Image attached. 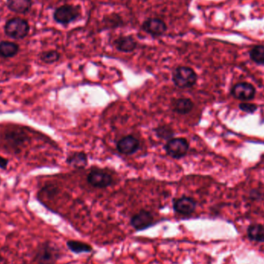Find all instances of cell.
Listing matches in <instances>:
<instances>
[{"label":"cell","mask_w":264,"mask_h":264,"mask_svg":"<svg viewBox=\"0 0 264 264\" xmlns=\"http://www.w3.org/2000/svg\"><path fill=\"white\" fill-rule=\"evenodd\" d=\"M197 74L193 68L186 66L176 67L172 73L174 86L180 89L193 87L197 82Z\"/></svg>","instance_id":"1"},{"label":"cell","mask_w":264,"mask_h":264,"mask_svg":"<svg viewBox=\"0 0 264 264\" xmlns=\"http://www.w3.org/2000/svg\"><path fill=\"white\" fill-rule=\"evenodd\" d=\"M61 256L59 248L51 242H46L38 246L34 260L37 264H54Z\"/></svg>","instance_id":"2"},{"label":"cell","mask_w":264,"mask_h":264,"mask_svg":"<svg viewBox=\"0 0 264 264\" xmlns=\"http://www.w3.org/2000/svg\"><path fill=\"white\" fill-rule=\"evenodd\" d=\"M189 149V142L184 138H172L164 146L167 155L174 159L184 158L187 155Z\"/></svg>","instance_id":"3"},{"label":"cell","mask_w":264,"mask_h":264,"mask_svg":"<svg viewBox=\"0 0 264 264\" xmlns=\"http://www.w3.org/2000/svg\"><path fill=\"white\" fill-rule=\"evenodd\" d=\"M5 33L13 39H23L29 33V26L26 20L21 18H13L5 25Z\"/></svg>","instance_id":"4"},{"label":"cell","mask_w":264,"mask_h":264,"mask_svg":"<svg viewBox=\"0 0 264 264\" xmlns=\"http://www.w3.org/2000/svg\"><path fill=\"white\" fill-rule=\"evenodd\" d=\"M80 8L73 5H64L58 7L54 13V19L60 24L67 25L75 21L80 16Z\"/></svg>","instance_id":"5"},{"label":"cell","mask_w":264,"mask_h":264,"mask_svg":"<svg viewBox=\"0 0 264 264\" xmlns=\"http://www.w3.org/2000/svg\"><path fill=\"white\" fill-rule=\"evenodd\" d=\"M86 181L92 187L105 189L113 184V177L104 170L94 169L86 176Z\"/></svg>","instance_id":"6"},{"label":"cell","mask_w":264,"mask_h":264,"mask_svg":"<svg viewBox=\"0 0 264 264\" xmlns=\"http://www.w3.org/2000/svg\"><path fill=\"white\" fill-rule=\"evenodd\" d=\"M130 224L136 231H143L155 225V218L152 212L142 209L130 218Z\"/></svg>","instance_id":"7"},{"label":"cell","mask_w":264,"mask_h":264,"mask_svg":"<svg viewBox=\"0 0 264 264\" xmlns=\"http://www.w3.org/2000/svg\"><path fill=\"white\" fill-rule=\"evenodd\" d=\"M173 209L176 213L183 215H192L196 210L197 203L193 198L182 196L173 200Z\"/></svg>","instance_id":"8"},{"label":"cell","mask_w":264,"mask_h":264,"mask_svg":"<svg viewBox=\"0 0 264 264\" xmlns=\"http://www.w3.org/2000/svg\"><path fill=\"white\" fill-rule=\"evenodd\" d=\"M142 28L148 34L153 37H158L162 36L166 32L167 25L161 19L149 18L144 21Z\"/></svg>","instance_id":"9"},{"label":"cell","mask_w":264,"mask_h":264,"mask_svg":"<svg viewBox=\"0 0 264 264\" xmlns=\"http://www.w3.org/2000/svg\"><path fill=\"white\" fill-rule=\"evenodd\" d=\"M231 94L235 98L240 101H250L256 95V89L250 83L242 82L232 88Z\"/></svg>","instance_id":"10"},{"label":"cell","mask_w":264,"mask_h":264,"mask_svg":"<svg viewBox=\"0 0 264 264\" xmlns=\"http://www.w3.org/2000/svg\"><path fill=\"white\" fill-rule=\"evenodd\" d=\"M140 142L136 137L127 136L120 139L117 143V149L123 155H130L138 152Z\"/></svg>","instance_id":"11"},{"label":"cell","mask_w":264,"mask_h":264,"mask_svg":"<svg viewBox=\"0 0 264 264\" xmlns=\"http://www.w3.org/2000/svg\"><path fill=\"white\" fill-rule=\"evenodd\" d=\"M114 45L120 52L131 53L137 48V41L131 36H121L114 39Z\"/></svg>","instance_id":"12"},{"label":"cell","mask_w":264,"mask_h":264,"mask_svg":"<svg viewBox=\"0 0 264 264\" xmlns=\"http://www.w3.org/2000/svg\"><path fill=\"white\" fill-rule=\"evenodd\" d=\"M193 107H194V104H193V101L189 98H178L171 102L172 111L177 114H189L193 109Z\"/></svg>","instance_id":"13"},{"label":"cell","mask_w":264,"mask_h":264,"mask_svg":"<svg viewBox=\"0 0 264 264\" xmlns=\"http://www.w3.org/2000/svg\"><path fill=\"white\" fill-rule=\"evenodd\" d=\"M66 161L73 168L82 169L87 165V155L83 152H73L67 157Z\"/></svg>","instance_id":"14"},{"label":"cell","mask_w":264,"mask_h":264,"mask_svg":"<svg viewBox=\"0 0 264 264\" xmlns=\"http://www.w3.org/2000/svg\"><path fill=\"white\" fill-rule=\"evenodd\" d=\"M67 248L69 250L74 254H82V253H90L93 251V247L92 245L84 243V242L78 241V240H70L67 242Z\"/></svg>","instance_id":"15"},{"label":"cell","mask_w":264,"mask_h":264,"mask_svg":"<svg viewBox=\"0 0 264 264\" xmlns=\"http://www.w3.org/2000/svg\"><path fill=\"white\" fill-rule=\"evenodd\" d=\"M247 237L251 241L264 243V226L261 224H251L248 227Z\"/></svg>","instance_id":"16"},{"label":"cell","mask_w":264,"mask_h":264,"mask_svg":"<svg viewBox=\"0 0 264 264\" xmlns=\"http://www.w3.org/2000/svg\"><path fill=\"white\" fill-rule=\"evenodd\" d=\"M7 7L15 13H27L32 6V0H7Z\"/></svg>","instance_id":"17"},{"label":"cell","mask_w":264,"mask_h":264,"mask_svg":"<svg viewBox=\"0 0 264 264\" xmlns=\"http://www.w3.org/2000/svg\"><path fill=\"white\" fill-rule=\"evenodd\" d=\"M20 47L18 44L10 41H2L0 42V56L4 58H10L18 54Z\"/></svg>","instance_id":"18"},{"label":"cell","mask_w":264,"mask_h":264,"mask_svg":"<svg viewBox=\"0 0 264 264\" xmlns=\"http://www.w3.org/2000/svg\"><path fill=\"white\" fill-rule=\"evenodd\" d=\"M249 57L253 62L260 65L264 64V45L255 46L249 51Z\"/></svg>","instance_id":"19"},{"label":"cell","mask_w":264,"mask_h":264,"mask_svg":"<svg viewBox=\"0 0 264 264\" xmlns=\"http://www.w3.org/2000/svg\"><path fill=\"white\" fill-rule=\"evenodd\" d=\"M155 133L156 136L159 139H165V140H170L172 139L174 136V131L171 126L168 124L165 125L158 126L157 128H155Z\"/></svg>","instance_id":"20"},{"label":"cell","mask_w":264,"mask_h":264,"mask_svg":"<svg viewBox=\"0 0 264 264\" xmlns=\"http://www.w3.org/2000/svg\"><path fill=\"white\" fill-rule=\"evenodd\" d=\"M61 58V54L57 51H49L42 53L40 55V60L45 64H51L57 62Z\"/></svg>","instance_id":"21"},{"label":"cell","mask_w":264,"mask_h":264,"mask_svg":"<svg viewBox=\"0 0 264 264\" xmlns=\"http://www.w3.org/2000/svg\"><path fill=\"white\" fill-rule=\"evenodd\" d=\"M7 139L10 141L12 144H15L14 145H20V144L26 142L27 137L26 135L23 133H17V131H12L11 134L9 135Z\"/></svg>","instance_id":"22"},{"label":"cell","mask_w":264,"mask_h":264,"mask_svg":"<svg viewBox=\"0 0 264 264\" xmlns=\"http://www.w3.org/2000/svg\"><path fill=\"white\" fill-rule=\"evenodd\" d=\"M239 108L244 112L253 114L257 110V105L253 103H241L239 105Z\"/></svg>","instance_id":"23"},{"label":"cell","mask_w":264,"mask_h":264,"mask_svg":"<svg viewBox=\"0 0 264 264\" xmlns=\"http://www.w3.org/2000/svg\"><path fill=\"white\" fill-rule=\"evenodd\" d=\"M9 165V160L0 155V168L7 170Z\"/></svg>","instance_id":"24"}]
</instances>
